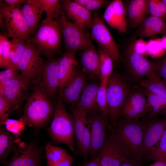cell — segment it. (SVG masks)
<instances>
[{"mask_svg":"<svg viewBox=\"0 0 166 166\" xmlns=\"http://www.w3.org/2000/svg\"><path fill=\"white\" fill-rule=\"evenodd\" d=\"M56 106L42 89L36 86L27 99L21 118L26 125L38 130L47 125L53 118Z\"/></svg>","mask_w":166,"mask_h":166,"instance_id":"1","label":"cell"},{"mask_svg":"<svg viewBox=\"0 0 166 166\" xmlns=\"http://www.w3.org/2000/svg\"><path fill=\"white\" fill-rule=\"evenodd\" d=\"M146 126V123L139 119L123 118L114 126L112 133L129 160L136 159Z\"/></svg>","mask_w":166,"mask_h":166,"instance_id":"2","label":"cell"},{"mask_svg":"<svg viewBox=\"0 0 166 166\" xmlns=\"http://www.w3.org/2000/svg\"><path fill=\"white\" fill-rule=\"evenodd\" d=\"M52 141L66 145L70 150H75V123L72 114L68 113L60 97L56 105L50 125L47 129Z\"/></svg>","mask_w":166,"mask_h":166,"instance_id":"3","label":"cell"},{"mask_svg":"<svg viewBox=\"0 0 166 166\" xmlns=\"http://www.w3.org/2000/svg\"><path fill=\"white\" fill-rule=\"evenodd\" d=\"M132 88L128 81L116 72H112L107 85L109 123L112 126L117 124L121 109Z\"/></svg>","mask_w":166,"mask_h":166,"instance_id":"4","label":"cell"},{"mask_svg":"<svg viewBox=\"0 0 166 166\" xmlns=\"http://www.w3.org/2000/svg\"><path fill=\"white\" fill-rule=\"evenodd\" d=\"M61 35L58 22L45 19L42 21L34 37L29 40L41 54L51 58L60 48Z\"/></svg>","mask_w":166,"mask_h":166,"instance_id":"5","label":"cell"},{"mask_svg":"<svg viewBox=\"0 0 166 166\" xmlns=\"http://www.w3.org/2000/svg\"><path fill=\"white\" fill-rule=\"evenodd\" d=\"M0 26L6 29L8 37L12 39L22 38L27 41L31 34L21 10L5 5L0 1Z\"/></svg>","mask_w":166,"mask_h":166,"instance_id":"6","label":"cell"},{"mask_svg":"<svg viewBox=\"0 0 166 166\" xmlns=\"http://www.w3.org/2000/svg\"><path fill=\"white\" fill-rule=\"evenodd\" d=\"M56 20L60 26L66 52L76 53L92 44L84 29L69 21L63 11Z\"/></svg>","mask_w":166,"mask_h":166,"instance_id":"7","label":"cell"},{"mask_svg":"<svg viewBox=\"0 0 166 166\" xmlns=\"http://www.w3.org/2000/svg\"><path fill=\"white\" fill-rule=\"evenodd\" d=\"M41 53L30 41L18 64L21 75L29 84L36 82L41 74L45 61Z\"/></svg>","mask_w":166,"mask_h":166,"instance_id":"8","label":"cell"},{"mask_svg":"<svg viewBox=\"0 0 166 166\" xmlns=\"http://www.w3.org/2000/svg\"><path fill=\"white\" fill-rule=\"evenodd\" d=\"M12 152L5 166H41L43 160V149L35 140L28 142L20 140Z\"/></svg>","mask_w":166,"mask_h":166,"instance_id":"9","label":"cell"},{"mask_svg":"<svg viewBox=\"0 0 166 166\" xmlns=\"http://www.w3.org/2000/svg\"><path fill=\"white\" fill-rule=\"evenodd\" d=\"M93 17L91 37L98 44L99 47L108 54L113 61H119L121 56L118 47L105 24L103 16L94 13Z\"/></svg>","mask_w":166,"mask_h":166,"instance_id":"10","label":"cell"},{"mask_svg":"<svg viewBox=\"0 0 166 166\" xmlns=\"http://www.w3.org/2000/svg\"><path fill=\"white\" fill-rule=\"evenodd\" d=\"M123 60L126 71L133 82L140 83L149 73L154 72L152 61L136 53L132 42L124 50Z\"/></svg>","mask_w":166,"mask_h":166,"instance_id":"11","label":"cell"},{"mask_svg":"<svg viewBox=\"0 0 166 166\" xmlns=\"http://www.w3.org/2000/svg\"><path fill=\"white\" fill-rule=\"evenodd\" d=\"M75 123V136L77 152L87 160L89 155L90 129L87 117L88 115L76 105H70Z\"/></svg>","mask_w":166,"mask_h":166,"instance_id":"12","label":"cell"},{"mask_svg":"<svg viewBox=\"0 0 166 166\" xmlns=\"http://www.w3.org/2000/svg\"><path fill=\"white\" fill-rule=\"evenodd\" d=\"M149 110L145 90L140 86L132 89L121 109L120 116L127 119H139Z\"/></svg>","mask_w":166,"mask_h":166,"instance_id":"13","label":"cell"},{"mask_svg":"<svg viewBox=\"0 0 166 166\" xmlns=\"http://www.w3.org/2000/svg\"><path fill=\"white\" fill-rule=\"evenodd\" d=\"M151 119L146 123L142 141L136 158L141 163L159 141L166 129V117Z\"/></svg>","mask_w":166,"mask_h":166,"instance_id":"14","label":"cell"},{"mask_svg":"<svg viewBox=\"0 0 166 166\" xmlns=\"http://www.w3.org/2000/svg\"><path fill=\"white\" fill-rule=\"evenodd\" d=\"M87 118L90 129L89 155L92 158L97 155L105 141L109 121L99 109L88 115Z\"/></svg>","mask_w":166,"mask_h":166,"instance_id":"15","label":"cell"},{"mask_svg":"<svg viewBox=\"0 0 166 166\" xmlns=\"http://www.w3.org/2000/svg\"><path fill=\"white\" fill-rule=\"evenodd\" d=\"M59 59L49 58L45 61L41 74L35 83L49 98L56 100V94L58 88V65Z\"/></svg>","mask_w":166,"mask_h":166,"instance_id":"16","label":"cell"},{"mask_svg":"<svg viewBox=\"0 0 166 166\" xmlns=\"http://www.w3.org/2000/svg\"><path fill=\"white\" fill-rule=\"evenodd\" d=\"M98 153L101 166H121L130 160L112 133L107 136Z\"/></svg>","mask_w":166,"mask_h":166,"instance_id":"17","label":"cell"},{"mask_svg":"<svg viewBox=\"0 0 166 166\" xmlns=\"http://www.w3.org/2000/svg\"><path fill=\"white\" fill-rule=\"evenodd\" d=\"M29 84L18 74L0 92L10 104L14 110L18 109L28 97Z\"/></svg>","mask_w":166,"mask_h":166,"instance_id":"18","label":"cell"},{"mask_svg":"<svg viewBox=\"0 0 166 166\" xmlns=\"http://www.w3.org/2000/svg\"><path fill=\"white\" fill-rule=\"evenodd\" d=\"M87 77L83 70L77 69L60 94V97L64 102L72 106L77 104L87 83Z\"/></svg>","mask_w":166,"mask_h":166,"instance_id":"19","label":"cell"},{"mask_svg":"<svg viewBox=\"0 0 166 166\" xmlns=\"http://www.w3.org/2000/svg\"><path fill=\"white\" fill-rule=\"evenodd\" d=\"M127 11L123 2L120 0L111 2L105 10L103 18L112 28L123 33H127Z\"/></svg>","mask_w":166,"mask_h":166,"instance_id":"20","label":"cell"},{"mask_svg":"<svg viewBox=\"0 0 166 166\" xmlns=\"http://www.w3.org/2000/svg\"><path fill=\"white\" fill-rule=\"evenodd\" d=\"M65 16L82 28H91L93 17L90 11L85 7L69 0H63L61 4Z\"/></svg>","mask_w":166,"mask_h":166,"instance_id":"21","label":"cell"},{"mask_svg":"<svg viewBox=\"0 0 166 166\" xmlns=\"http://www.w3.org/2000/svg\"><path fill=\"white\" fill-rule=\"evenodd\" d=\"M76 53L65 52L59 59L58 88L60 94L77 69L78 62L76 58Z\"/></svg>","mask_w":166,"mask_h":166,"instance_id":"22","label":"cell"},{"mask_svg":"<svg viewBox=\"0 0 166 166\" xmlns=\"http://www.w3.org/2000/svg\"><path fill=\"white\" fill-rule=\"evenodd\" d=\"M81 61L83 71L87 76L94 79L100 78L99 54L93 44L82 50Z\"/></svg>","mask_w":166,"mask_h":166,"instance_id":"23","label":"cell"},{"mask_svg":"<svg viewBox=\"0 0 166 166\" xmlns=\"http://www.w3.org/2000/svg\"><path fill=\"white\" fill-rule=\"evenodd\" d=\"M100 85L96 82L87 83L75 105L88 115L99 109L97 97Z\"/></svg>","mask_w":166,"mask_h":166,"instance_id":"24","label":"cell"},{"mask_svg":"<svg viewBox=\"0 0 166 166\" xmlns=\"http://www.w3.org/2000/svg\"><path fill=\"white\" fill-rule=\"evenodd\" d=\"M148 0H132L126 9L128 21L132 28L138 27L146 18L149 14Z\"/></svg>","mask_w":166,"mask_h":166,"instance_id":"25","label":"cell"},{"mask_svg":"<svg viewBox=\"0 0 166 166\" xmlns=\"http://www.w3.org/2000/svg\"><path fill=\"white\" fill-rule=\"evenodd\" d=\"M138 27L137 33L140 39L166 33V23L152 15L147 17Z\"/></svg>","mask_w":166,"mask_h":166,"instance_id":"26","label":"cell"},{"mask_svg":"<svg viewBox=\"0 0 166 166\" xmlns=\"http://www.w3.org/2000/svg\"><path fill=\"white\" fill-rule=\"evenodd\" d=\"M20 140L8 132L4 124L0 125V163L5 165L8 156L12 152L18 141Z\"/></svg>","mask_w":166,"mask_h":166,"instance_id":"27","label":"cell"},{"mask_svg":"<svg viewBox=\"0 0 166 166\" xmlns=\"http://www.w3.org/2000/svg\"><path fill=\"white\" fill-rule=\"evenodd\" d=\"M21 10L32 34L35 31L43 12L36 0H26Z\"/></svg>","mask_w":166,"mask_h":166,"instance_id":"28","label":"cell"},{"mask_svg":"<svg viewBox=\"0 0 166 166\" xmlns=\"http://www.w3.org/2000/svg\"><path fill=\"white\" fill-rule=\"evenodd\" d=\"M140 85L151 93L166 98V85L154 71L143 79Z\"/></svg>","mask_w":166,"mask_h":166,"instance_id":"29","label":"cell"},{"mask_svg":"<svg viewBox=\"0 0 166 166\" xmlns=\"http://www.w3.org/2000/svg\"><path fill=\"white\" fill-rule=\"evenodd\" d=\"M145 90L150 108L148 117L152 119L159 115L166 117V98Z\"/></svg>","mask_w":166,"mask_h":166,"instance_id":"30","label":"cell"},{"mask_svg":"<svg viewBox=\"0 0 166 166\" xmlns=\"http://www.w3.org/2000/svg\"><path fill=\"white\" fill-rule=\"evenodd\" d=\"M40 10L46 14L45 19L53 20L58 18L62 13L61 7L58 0H36Z\"/></svg>","mask_w":166,"mask_h":166,"instance_id":"31","label":"cell"},{"mask_svg":"<svg viewBox=\"0 0 166 166\" xmlns=\"http://www.w3.org/2000/svg\"><path fill=\"white\" fill-rule=\"evenodd\" d=\"M98 51L100 56L99 71L101 81L107 82L109 77L113 72V60L99 47Z\"/></svg>","mask_w":166,"mask_h":166,"instance_id":"32","label":"cell"},{"mask_svg":"<svg viewBox=\"0 0 166 166\" xmlns=\"http://www.w3.org/2000/svg\"><path fill=\"white\" fill-rule=\"evenodd\" d=\"M10 41V56L13 68L19 71L18 63L25 49L27 41L22 38L12 39Z\"/></svg>","mask_w":166,"mask_h":166,"instance_id":"33","label":"cell"},{"mask_svg":"<svg viewBox=\"0 0 166 166\" xmlns=\"http://www.w3.org/2000/svg\"><path fill=\"white\" fill-rule=\"evenodd\" d=\"M45 150L47 165L61 161L69 155L66 149L54 146L49 142L46 144Z\"/></svg>","mask_w":166,"mask_h":166,"instance_id":"34","label":"cell"},{"mask_svg":"<svg viewBox=\"0 0 166 166\" xmlns=\"http://www.w3.org/2000/svg\"><path fill=\"white\" fill-rule=\"evenodd\" d=\"M8 37L7 34L0 36V67L6 69H14L10 56V44Z\"/></svg>","mask_w":166,"mask_h":166,"instance_id":"35","label":"cell"},{"mask_svg":"<svg viewBox=\"0 0 166 166\" xmlns=\"http://www.w3.org/2000/svg\"><path fill=\"white\" fill-rule=\"evenodd\" d=\"M145 159L148 161H154L166 159V129Z\"/></svg>","mask_w":166,"mask_h":166,"instance_id":"36","label":"cell"},{"mask_svg":"<svg viewBox=\"0 0 166 166\" xmlns=\"http://www.w3.org/2000/svg\"><path fill=\"white\" fill-rule=\"evenodd\" d=\"M107 82L101 81L97 97L99 109L104 117L109 120L108 104L107 95Z\"/></svg>","mask_w":166,"mask_h":166,"instance_id":"37","label":"cell"},{"mask_svg":"<svg viewBox=\"0 0 166 166\" xmlns=\"http://www.w3.org/2000/svg\"><path fill=\"white\" fill-rule=\"evenodd\" d=\"M149 14L164 21L166 20V5L162 0H148Z\"/></svg>","mask_w":166,"mask_h":166,"instance_id":"38","label":"cell"},{"mask_svg":"<svg viewBox=\"0 0 166 166\" xmlns=\"http://www.w3.org/2000/svg\"><path fill=\"white\" fill-rule=\"evenodd\" d=\"M147 55L156 58L165 55V50L161 42V38H156L149 40L147 42Z\"/></svg>","mask_w":166,"mask_h":166,"instance_id":"39","label":"cell"},{"mask_svg":"<svg viewBox=\"0 0 166 166\" xmlns=\"http://www.w3.org/2000/svg\"><path fill=\"white\" fill-rule=\"evenodd\" d=\"M4 124L6 129L17 138L23 132L26 125L21 118L18 120L8 118Z\"/></svg>","mask_w":166,"mask_h":166,"instance_id":"40","label":"cell"},{"mask_svg":"<svg viewBox=\"0 0 166 166\" xmlns=\"http://www.w3.org/2000/svg\"><path fill=\"white\" fill-rule=\"evenodd\" d=\"M152 61L154 72L166 85V54Z\"/></svg>","mask_w":166,"mask_h":166,"instance_id":"41","label":"cell"},{"mask_svg":"<svg viewBox=\"0 0 166 166\" xmlns=\"http://www.w3.org/2000/svg\"><path fill=\"white\" fill-rule=\"evenodd\" d=\"M14 110L10 104L2 94H0V123L4 124Z\"/></svg>","mask_w":166,"mask_h":166,"instance_id":"42","label":"cell"},{"mask_svg":"<svg viewBox=\"0 0 166 166\" xmlns=\"http://www.w3.org/2000/svg\"><path fill=\"white\" fill-rule=\"evenodd\" d=\"M18 70L13 68L6 69L0 72V92L5 85L19 74Z\"/></svg>","mask_w":166,"mask_h":166,"instance_id":"43","label":"cell"},{"mask_svg":"<svg viewBox=\"0 0 166 166\" xmlns=\"http://www.w3.org/2000/svg\"><path fill=\"white\" fill-rule=\"evenodd\" d=\"M147 42L142 39L136 40L134 38L132 41V45L134 51L143 56L147 55Z\"/></svg>","mask_w":166,"mask_h":166,"instance_id":"44","label":"cell"},{"mask_svg":"<svg viewBox=\"0 0 166 166\" xmlns=\"http://www.w3.org/2000/svg\"><path fill=\"white\" fill-rule=\"evenodd\" d=\"M110 2L105 0H88L85 7L90 11L105 6H107Z\"/></svg>","mask_w":166,"mask_h":166,"instance_id":"45","label":"cell"},{"mask_svg":"<svg viewBox=\"0 0 166 166\" xmlns=\"http://www.w3.org/2000/svg\"><path fill=\"white\" fill-rule=\"evenodd\" d=\"M73 160V157L69 155L62 160L47 166H72Z\"/></svg>","mask_w":166,"mask_h":166,"instance_id":"46","label":"cell"},{"mask_svg":"<svg viewBox=\"0 0 166 166\" xmlns=\"http://www.w3.org/2000/svg\"><path fill=\"white\" fill-rule=\"evenodd\" d=\"M4 4L17 8L21 10L22 4H24L26 0H5L3 1Z\"/></svg>","mask_w":166,"mask_h":166,"instance_id":"47","label":"cell"},{"mask_svg":"<svg viewBox=\"0 0 166 166\" xmlns=\"http://www.w3.org/2000/svg\"><path fill=\"white\" fill-rule=\"evenodd\" d=\"M83 166H101L100 157L98 153L96 156L91 158V160Z\"/></svg>","mask_w":166,"mask_h":166,"instance_id":"48","label":"cell"},{"mask_svg":"<svg viewBox=\"0 0 166 166\" xmlns=\"http://www.w3.org/2000/svg\"><path fill=\"white\" fill-rule=\"evenodd\" d=\"M142 163L136 159L129 160L123 164L121 166H142Z\"/></svg>","mask_w":166,"mask_h":166,"instance_id":"49","label":"cell"},{"mask_svg":"<svg viewBox=\"0 0 166 166\" xmlns=\"http://www.w3.org/2000/svg\"><path fill=\"white\" fill-rule=\"evenodd\" d=\"M149 166H166V159L155 161Z\"/></svg>","mask_w":166,"mask_h":166,"instance_id":"50","label":"cell"},{"mask_svg":"<svg viewBox=\"0 0 166 166\" xmlns=\"http://www.w3.org/2000/svg\"><path fill=\"white\" fill-rule=\"evenodd\" d=\"M74 1L78 5L85 7L88 0H75Z\"/></svg>","mask_w":166,"mask_h":166,"instance_id":"51","label":"cell"},{"mask_svg":"<svg viewBox=\"0 0 166 166\" xmlns=\"http://www.w3.org/2000/svg\"><path fill=\"white\" fill-rule=\"evenodd\" d=\"M161 40L163 46L166 51V34L161 38Z\"/></svg>","mask_w":166,"mask_h":166,"instance_id":"52","label":"cell"},{"mask_svg":"<svg viewBox=\"0 0 166 166\" xmlns=\"http://www.w3.org/2000/svg\"><path fill=\"white\" fill-rule=\"evenodd\" d=\"M162 0L166 5V0Z\"/></svg>","mask_w":166,"mask_h":166,"instance_id":"53","label":"cell"}]
</instances>
